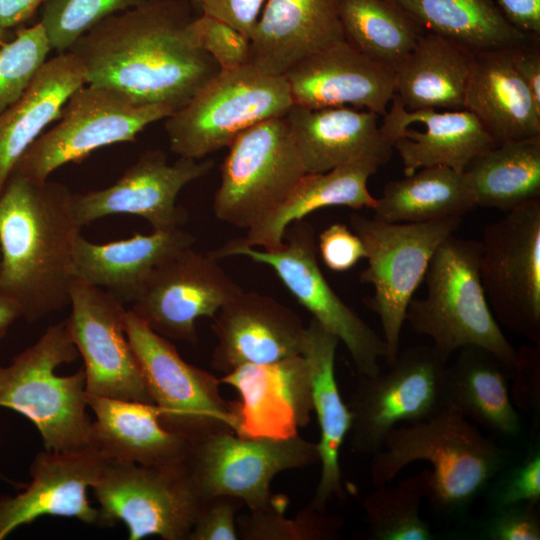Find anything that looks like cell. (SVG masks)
I'll list each match as a JSON object with an SVG mask.
<instances>
[{
	"label": "cell",
	"instance_id": "cell-21",
	"mask_svg": "<svg viewBox=\"0 0 540 540\" xmlns=\"http://www.w3.org/2000/svg\"><path fill=\"white\" fill-rule=\"evenodd\" d=\"M217 338L212 367L224 374L244 364H264L301 355L306 326L274 298L241 290L214 316Z\"/></svg>",
	"mask_w": 540,
	"mask_h": 540
},
{
	"label": "cell",
	"instance_id": "cell-1",
	"mask_svg": "<svg viewBox=\"0 0 540 540\" xmlns=\"http://www.w3.org/2000/svg\"><path fill=\"white\" fill-rule=\"evenodd\" d=\"M191 8L185 0H147L104 19L69 52L87 85L175 112L221 71L197 44Z\"/></svg>",
	"mask_w": 540,
	"mask_h": 540
},
{
	"label": "cell",
	"instance_id": "cell-46",
	"mask_svg": "<svg viewBox=\"0 0 540 540\" xmlns=\"http://www.w3.org/2000/svg\"><path fill=\"white\" fill-rule=\"evenodd\" d=\"M318 249L324 264L336 272L347 271L366 257L360 238L343 223H333L320 233Z\"/></svg>",
	"mask_w": 540,
	"mask_h": 540
},
{
	"label": "cell",
	"instance_id": "cell-54",
	"mask_svg": "<svg viewBox=\"0 0 540 540\" xmlns=\"http://www.w3.org/2000/svg\"><path fill=\"white\" fill-rule=\"evenodd\" d=\"M0 479L7 482V483H9V484H11V485H13V486H17V487H20V488H23V486H24L21 483H17V482H15L13 480H9L7 477H5V475L1 471H0Z\"/></svg>",
	"mask_w": 540,
	"mask_h": 540
},
{
	"label": "cell",
	"instance_id": "cell-11",
	"mask_svg": "<svg viewBox=\"0 0 540 540\" xmlns=\"http://www.w3.org/2000/svg\"><path fill=\"white\" fill-rule=\"evenodd\" d=\"M228 147L212 209L219 220L248 229L307 172L285 116L248 128Z\"/></svg>",
	"mask_w": 540,
	"mask_h": 540
},
{
	"label": "cell",
	"instance_id": "cell-2",
	"mask_svg": "<svg viewBox=\"0 0 540 540\" xmlns=\"http://www.w3.org/2000/svg\"><path fill=\"white\" fill-rule=\"evenodd\" d=\"M72 198L62 183H36L15 173L0 194V293L28 322L69 304L82 228Z\"/></svg>",
	"mask_w": 540,
	"mask_h": 540
},
{
	"label": "cell",
	"instance_id": "cell-7",
	"mask_svg": "<svg viewBox=\"0 0 540 540\" xmlns=\"http://www.w3.org/2000/svg\"><path fill=\"white\" fill-rule=\"evenodd\" d=\"M461 220L388 223L351 215L352 231L362 241L368 261L359 278L373 287L367 305L379 316L388 365L400 352L406 311L432 256L443 240L454 234Z\"/></svg>",
	"mask_w": 540,
	"mask_h": 540
},
{
	"label": "cell",
	"instance_id": "cell-23",
	"mask_svg": "<svg viewBox=\"0 0 540 540\" xmlns=\"http://www.w3.org/2000/svg\"><path fill=\"white\" fill-rule=\"evenodd\" d=\"M380 131L396 149L410 175L423 167L447 166L462 173L478 155L496 145L470 111L405 109L394 95Z\"/></svg>",
	"mask_w": 540,
	"mask_h": 540
},
{
	"label": "cell",
	"instance_id": "cell-41",
	"mask_svg": "<svg viewBox=\"0 0 540 540\" xmlns=\"http://www.w3.org/2000/svg\"><path fill=\"white\" fill-rule=\"evenodd\" d=\"M50 51L40 22L19 26L0 47V113L23 95Z\"/></svg>",
	"mask_w": 540,
	"mask_h": 540
},
{
	"label": "cell",
	"instance_id": "cell-32",
	"mask_svg": "<svg viewBox=\"0 0 540 540\" xmlns=\"http://www.w3.org/2000/svg\"><path fill=\"white\" fill-rule=\"evenodd\" d=\"M475 53L424 31L394 70L395 95L408 111L463 110Z\"/></svg>",
	"mask_w": 540,
	"mask_h": 540
},
{
	"label": "cell",
	"instance_id": "cell-35",
	"mask_svg": "<svg viewBox=\"0 0 540 540\" xmlns=\"http://www.w3.org/2000/svg\"><path fill=\"white\" fill-rule=\"evenodd\" d=\"M463 174L476 207L508 212L540 199V136L497 144Z\"/></svg>",
	"mask_w": 540,
	"mask_h": 540
},
{
	"label": "cell",
	"instance_id": "cell-34",
	"mask_svg": "<svg viewBox=\"0 0 540 540\" xmlns=\"http://www.w3.org/2000/svg\"><path fill=\"white\" fill-rule=\"evenodd\" d=\"M475 207L463 172L430 166L388 182L377 198L373 218L388 223L462 219Z\"/></svg>",
	"mask_w": 540,
	"mask_h": 540
},
{
	"label": "cell",
	"instance_id": "cell-50",
	"mask_svg": "<svg viewBox=\"0 0 540 540\" xmlns=\"http://www.w3.org/2000/svg\"><path fill=\"white\" fill-rule=\"evenodd\" d=\"M513 65L540 105V48L539 41L510 48Z\"/></svg>",
	"mask_w": 540,
	"mask_h": 540
},
{
	"label": "cell",
	"instance_id": "cell-44",
	"mask_svg": "<svg viewBox=\"0 0 540 540\" xmlns=\"http://www.w3.org/2000/svg\"><path fill=\"white\" fill-rule=\"evenodd\" d=\"M243 505L230 495L202 499L187 540H238L236 515Z\"/></svg>",
	"mask_w": 540,
	"mask_h": 540
},
{
	"label": "cell",
	"instance_id": "cell-45",
	"mask_svg": "<svg viewBox=\"0 0 540 540\" xmlns=\"http://www.w3.org/2000/svg\"><path fill=\"white\" fill-rule=\"evenodd\" d=\"M533 503L522 502L494 509L480 528L487 540H539L540 520Z\"/></svg>",
	"mask_w": 540,
	"mask_h": 540
},
{
	"label": "cell",
	"instance_id": "cell-53",
	"mask_svg": "<svg viewBox=\"0 0 540 540\" xmlns=\"http://www.w3.org/2000/svg\"><path fill=\"white\" fill-rule=\"evenodd\" d=\"M14 35V33L12 32V30H8V29H4L1 25H0V47L6 43L7 41L10 40V37H12Z\"/></svg>",
	"mask_w": 540,
	"mask_h": 540
},
{
	"label": "cell",
	"instance_id": "cell-4",
	"mask_svg": "<svg viewBox=\"0 0 540 540\" xmlns=\"http://www.w3.org/2000/svg\"><path fill=\"white\" fill-rule=\"evenodd\" d=\"M481 243L448 236L438 246L425 274L424 298H412L405 321L432 340L446 361L459 349L478 346L503 367L514 370L517 350L505 337L487 302L480 279Z\"/></svg>",
	"mask_w": 540,
	"mask_h": 540
},
{
	"label": "cell",
	"instance_id": "cell-47",
	"mask_svg": "<svg viewBox=\"0 0 540 540\" xmlns=\"http://www.w3.org/2000/svg\"><path fill=\"white\" fill-rule=\"evenodd\" d=\"M265 2L266 0H198L197 9L250 39Z\"/></svg>",
	"mask_w": 540,
	"mask_h": 540
},
{
	"label": "cell",
	"instance_id": "cell-16",
	"mask_svg": "<svg viewBox=\"0 0 540 540\" xmlns=\"http://www.w3.org/2000/svg\"><path fill=\"white\" fill-rule=\"evenodd\" d=\"M69 305L65 327L83 358L87 394L154 404L126 335L123 303L74 278Z\"/></svg>",
	"mask_w": 540,
	"mask_h": 540
},
{
	"label": "cell",
	"instance_id": "cell-37",
	"mask_svg": "<svg viewBox=\"0 0 540 540\" xmlns=\"http://www.w3.org/2000/svg\"><path fill=\"white\" fill-rule=\"evenodd\" d=\"M345 40L392 70L425 31L393 0H336Z\"/></svg>",
	"mask_w": 540,
	"mask_h": 540
},
{
	"label": "cell",
	"instance_id": "cell-18",
	"mask_svg": "<svg viewBox=\"0 0 540 540\" xmlns=\"http://www.w3.org/2000/svg\"><path fill=\"white\" fill-rule=\"evenodd\" d=\"M213 165L211 159L183 157L169 163L162 150H146L112 185L73 193L75 217L81 227L106 216L127 214L145 219L153 230L181 228L187 213L176 204L178 194Z\"/></svg>",
	"mask_w": 540,
	"mask_h": 540
},
{
	"label": "cell",
	"instance_id": "cell-13",
	"mask_svg": "<svg viewBox=\"0 0 540 540\" xmlns=\"http://www.w3.org/2000/svg\"><path fill=\"white\" fill-rule=\"evenodd\" d=\"M173 112L164 106H138L108 89L83 85L67 100L59 121L43 132L12 173L42 183L58 168L79 162L112 144L132 142L150 124Z\"/></svg>",
	"mask_w": 540,
	"mask_h": 540
},
{
	"label": "cell",
	"instance_id": "cell-15",
	"mask_svg": "<svg viewBox=\"0 0 540 540\" xmlns=\"http://www.w3.org/2000/svg\"><path fill=\"white\" fill-rule=\"evenodd\" d=\"M317 462V444L299 435L245 438L221 431L191 442L183 463L201 500L230 495L252 511L273 499L271 482L277 474Z\"/></svg>",
	"mask_w": 540,
	"mask_h": 540
},
{
	"label": "cell",
	"instance_id": "cell-39",
	"mask_svg": "<svg viewBox=\"0 0 540 540\" xmlns=\"http://www.w3.org/2000/svg\"><path fill=\"white\" fill-rule=\"evenodd\" d=\"M288 498L275 494L263 508L237 516L239 539L243 540H333L340 536L341 517L316 510L309 505L295 517L285 511Z\"/></svg>",
	"mask_w": 540,
	"mask_h": 540
},
{
	"label": "cell",
	"instance_id": "cell-22",
	"mask_svg": "<svg viewBox=\"0 0 540 540\" xmlns=\"http://www.w3.org/2000/svg\"><path fill=\"white\" fill-rule=\"evenodd\" d=\"M293 104L310 109L350 106L384 116L395 95V73L346 40L304 58L284 76Z\"/></svg>",
	"mask_w": 540,
	"mask_h": 540
},
{
	"label": "cell",
	"instance_id": "cell-36",
	"mask_svg": "<svg viewBox=\"0 0 540 540\" xmlns=\"http://www.w3.org/2000/svg\"><path fill=\"white\" fill-rule=\"evenodd\" d=\"M425 31L474 53L513 48L532 41L515 29L494 0H393Z\"/></svg>",
	"mask_w": 540,
	"mask_h": 540
},
{
	"label": "cell",
	"instance_id": "cell-49",
	"mask_svg": "<svg viewBox=\"0 0 540 540\" xmlns=\"http://www.w3.org/2000/svg\"><path fill=\"white\" fill-rule=\"evenodd\" d=\"M505 19L528 37L540 40V0H494Z\"/></svg>",
	"mask_w": 540,
	"mask_h": 540
},
{
	"label": "cell",
	"instance_id": "cell-40",
	"mask_svg": "<svg viewBox=\"0 0 540 540\" xmlns=\"http://www.w3.org/2000/svg\"><path fill=\"white\" fill-rule=\"evenodd\" d=\"M147 0H45L40 23L51 50L68 52L86 32L109 16Z\"/></svg>",
	"mask_w": 540,
	"mask_h": 540
},
{
	"label": "cell",
	"instance_id": "cell-52",
	"mask_svg": "<svg viewBox=\"0 0 540 540\" xmlns=\"http://www.w3.org/2000/svg\"><path fill=\"white\" fill-rule=\"evenodd\" d=\"M22 318L18 305L0 293V339H2L15 321Z\"/></svg>",
	"mask_w": 540,
	"mask_h": 540
},
{
	"label": "cell",
	"instance_id": "cell-5",
	"mask_svg": "<svg viewBox=\"0 0 540 540\" xmlns=\"http://www.w3.org/2000/svg\"><path fill=\"white\" fill-rule=\"evenodd\" d=\"M78 356L61 322L50 325L10 364L0 366V407L30 420L46 450L76 451L89 446L84 368L67 376L56 373L59 366Z\"/></svg>",
	"mask_w": 540,
	"mask_h": 540
},
{
	"label": "cell",
	"instance_id": "cell-31",
	"mask_svg": "<svg viewBox=\"0 0 540 540\" xmlns=\"http://www.w3.org/2000/svg\"><path fill=\"white\" fill-rule=\"evenodd\" d=\"M85 84L79 60L69 51L57 53L40 67L23 95L0 113V194L23 154Z\"/></svg>",
	"mask_w": 540,
	"mask_h": 540
},
{
	"label": "cell",
	"instance_id": "cell-30",
	"mask_svg": "<svg viewBox=\"0 0 540 540\" xmlns=\"http://www.w3.org/2000/svg\"><path fill=\"white\" fill-rule=\"evenodd\" d=\"M465 109L496 145L540 136V105L517 73L510 48L475 53Z\"/></svg>",
	"mask_w": 540,
	"mask_h": 540
},
{
	"label": "cell",
	"instance_id": "cell-25",
	"mask_svg": "<svg viewBox=\"0 0 540 540\" xmlns=\"http://www.w3.org/2000/svg\"><path fill=\"white\" fill-rule=\"evenodd\" d=\"M195 240L181 228L136 233L101 244L80 234L74 245V278L109 292L122 303L133 304L153 272Z\"/></svg>",
	"mask_w": 540,
	"mask_h": 540
},
{
	"label": "cell",
	"instance_id": "cell-28",
	"mask_svg": "<svg viewBox=\"0 0 540 540\" xmlns=\"http://www.w3.org/2000/svg\"><path fill=\"white\" fill-rule=\"evenodd\" d=\"M383 165L376 158L352 161L329 171L305 173L288 196L235 242L264 250L280 249L287 229L308 214L326 207H375L377 198L367 187L369 178Z\"/></svg>",
	"mask_w": 540,
	"mask_h": 540
},
{
	"label": "cell",
	"instance_id": "cell-55",
	"mask_svg": "<svg viewBox=\"0 0 540 540\" xmlns=\"http://www.w3.org/2000/svg\"><path fill=\"white\" fill-rule=\"evenodd\" d=\"M187 1L193 8H197L198 0H185Z\"/></svg>",
	"mask_w": 540,
	"mask_h": 540
},
{
	"label": "cell",
	"instance_id": "cell-42",
	"mask_svg": "<svg viewBox=\"0 0 540 540\" xmlns=\"http://www.w3.org/2000/svg\"><path fill=\"white\" fill-rule=\"evenodd\" d=\"M194 33L198 46L207 52L221 70H234L249 64L250 39L212 17H195Z\"/></svg>",
	"mask_w": 540,
	"mask_h": 540
},
{
	"label": "cell",
	"instance_id": "cell-24",
	"mask_svg": "<svg viewBox=\"0 0 540 540\" xmlns=\"http://www.w3.org/2000/svg\"><path fill=\"white\" fill-rule=\"evenodd\" d=\"M343 40L336 0H266L250 37L249 63L284 76L304 58Z\"/></svg>",
	"mask_w": 540,
	"mask_h": 540
},
{
	"label": "cell",
	"instance_id": "cell-43",
	"mask_svg": "<svg viewBox=\"0 0 540 540\" xmlns=\"http://www.w3.org/2000/svg\"><path fill=\"white\" fill-rule=\"evenodd\" d=\"M493 480L490 504L494 509L540 500V449L532 448L516 465L503 468Z\"/></svg>",
	"mask_w": 540,
	"mask_h": 540
},
{
	"label": "cell",
	"instance_id": "cell-29",
	"mask_svg": "<svg viewBox=\"0 0 540 540\" xmlns=\"http://www.w3.org/2000/svg\"><path fill=\"white\" fill-rule=\"evenodd\" d=\"M338 343V338L315 319L306 326L301 355L310 367L313 410L320 428V440L316 444L321 464L320 478L309 506L319 511H326L334 497L340 500L345 497L339 456L349 433L351 414L336 381Z\"/></svg>",
	"mask_w": 540,
	"mask_h": 540
},
{
	"label": "cell",
	"instance_id": "cell-9",
	"mask_svg": "<svg viewBox=\"0 0 540 540\" xmlns=\"http://www.w3.org/2000/svg\"><path fill=\"white\" fill-rule=\"evenodd\" d=\"M446 362L432 346L399 352L389 370L360 376L347 403L351 450L373 455L399 424L427 420L447 408Z\"/></svg>",
	"mask_w": 540,
	"mask_h": 540
},
{
	"label": "cell",
	"instance_id": "cell-17",
	"mask_svg": "<svg viewBox=\"0 0 540 540\" xmlns=\"http://www.w3.org/2000/svg\"><path fill=\"white\" fill-rule=\"evenodd\" d=\"M242 288L220 267L218 260L187 247L151 275L131 311L168 340L197 343L196 321L214 318Z\"/></svg>",
	"mask_w": 540,
	"mask_h": 540
},
{
	"label": "cell",
	"instance_id": "cell-6",
	"mask_svg": "<svg viewBox=\"0 0 540 540\" xmlns=\"http://www.w3.org/2000/svg\"><path fill=\"white\" fill-rule=\"evenodd\" d=\"M293 105L283 76L252 64L221 70L165 121L170 150L179 157L204 159L228 147L248 128L283 117Z\"/></svg>",
	"mask_w": 540,
	"mask_h": 540
},
{
	"label": "cell",
	"instance_id": "cell-12",
	"mask_svg": "<svg viewBox=\"0 0 540 540\" xmlns=\"http://www.w3.org/2000/svg\"><path fill=\"white\" fill-rule=\"evenodd\" d=\"M125 331L166 429L191 442L221 431L235 433L233 402L221 396L220 379L184 361L167 338L131 309L126 310Z\"/></svg>",
	"mask_w": 540,
	"mask_h": 540
},
{
	"label": "cell",
	"instance_id": "cell-33",
	"mask_svg": "<svg viewBox=\"0 0 540 540\" xmlns=\"http://www.w3.org/2000/svg\"><path fill=\"white\" fill-rule=\"evenodd\" d=\"M501 366L484 348L459 349L456 359L446 367V404L476 426L513 437L521 432V420Z\"/></svg>",
	"mask_w": 540,
	"mask_h": 540
},
{
	"label": "cell",
	"instance_id": "cell-27",
	"mask_svg": "<svg viewBox=\"0 0 540 540\" xmlns=\"http://www.w3.org/2000/svg\"><path fill=\"white\" fill-rule=\"evenodd\" d=\"M89 446L109 459L146 466L184 462L191 441L166 429L155 404L87 394Z\"/></svg>",
	"mask_w": 540,
	"mask_h": 540
},
{
	"label": "cell",
	"instance_id": "cell-14",
	"mask_svg": "<svg viewBox=\"0 0 540 540\" xmlns=\"http://www.w3.org/2000/svg\"><path fill=\"white\" fill-rule=\"evenodd\" d=\"M480 243V279L496 321L539 345L540 199L488 224Z\"/></svg>",
	"mask_w": 540,
	"mask_h": 540
},
{
	"label": "cell",
	"instance_id": "cell-10",
	"mask_svg": "<svg viewBox=\"0 0 540 540\" xmlns=\"http://www.w3.org/2000/svg\"><path fill=\"white\" fill-rule=\"evenodd\" d=\"M91 489L101 527L122 522L129 540H187L201 503L184 463L146 466L108 458Z\"/></svg>",
	"mask_w": 540,
	"mask_h": 540
},
{
	"label": "cell",
	"instance_id": "cell-20",
	"mask_svg": "<svg viewBox=\"0 0 540 540\" xmlns=\"http://www.w3.org/2000/svg\"><path fill=\"white\" fill-rule=\"evenodd\" d=\"M107 457L91 446L76 451L38 452L29 466L31 481L16 495H0V540L42 516H62L101 527L99 508L87 491Z\"/></svg>",
	"mask_w": 540,
	"mask_h": 540
},
{
	"label": "cell",
	"instance_id": "cell-48",
	"mask_svg": "<svg viewBox=\"0 0 540 540\" xmlns=\"http://www.w3.org/2000/svg\"><path fill=\"white\" fill-rule=\"evenodd\" d=\"M515 401L530 412L539 407V349L525 347L517 351Z\"/></svg>",
	"mask_w": 540,
	"mask_h": 540
},
{
	"label": "cell",
	"instance_id": "cell-38",
	"mask_svg": "<svg viewBox=\"0 0 540 540\" xmlns=\"http://www.w3.org/2000/svg\"><path fill=\"white\" fill-rule=\"evenodd\" d=\"M431 470L409 476L397 485L375 486L362 502L372 539L429 540L433 533L420 516V506L428 496Z\"/></svg>",
	"mask_w": 540,
	"mask_h": 540
},
{
	"label": "cell",
	"instance_id": "cell-51",
	"mask_svg": "<svg viewBox=\"0 0 540 540\" xmlns=\"http://www.w3.org/2000/svg\"><path fill=\"white\" fill-rule=\"evenodd\" d=\"M43 0H0V25L12 30L30 19Z\"/></svg>",
	"mask_w": 540,
	"mask_h": 540
},
{
	"label": "cell",
	"instance_id": "cell-8",
	"mask_svg": "<svg viewBox=\"0 0 540 540\" xmlns=\"http://www.w3.org/2000/svg\"><path fill=\"white\" fill-rule=\"evenodd\" d=\"M314 238L312 226L300 220L287 229L280 249L259 250L231 240L209 253L217 260L243 256L272 268L312 318L345 345L358 376L377 375L385 343L331 288L319 268Z\"/></svg>",
	"mask_w": 540,
	"mask_h": 540
},
{
	"label": "cell",
	"instance_id": "cell-26",
	"mask_svg": "<svg viewBox=\"0 0 540 540\" xmlns=\"http://www.w3.org/2000/svg\"><path fill=\"white\" fill-rule=\"evenodd\" d=\"M285 118L308 173L326 172L363 158L385 164L393 150L382 136L379 115L369 110L293 104Z\"/></svg>",
	"mask_w": 540,
	"mask_h": 540
},
{
	"label": "cell",
	"instance_id": "cell-19",
	"mask_svg": "<svg viewBox=\"0 0 540 540\" xmlns=\"http://www.w3.org/2000/svg\"><path fill=\"white\" fill-rule=\"evenodd\" d=\"M235 388V434L287 439L298 435L313 410L310 367L303 355L264 364H244L220 378Z\"/></svg>",
	"mask_w": 540,
	"mask_h": 540
},
{
	"label": "cell",
	"instance_id": "cell-3",
	"mask_svg": "<svg viewBox=\"0 0 540 540\" xmlns=\"http://www.w3.org/2000/svg\"><path fill=\"white\" fill-rule=\"evenodd\" d=\"M372 456L374 486L388 484L414 461L430 463L427 498L434 509L445 514L468 507L510 459L507 450L450 408L427 420L393 428L382 449Z\"/></svg>",
	"mask_w": 540,
	"mask_h": 540
}]
</instances>
